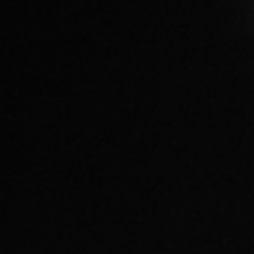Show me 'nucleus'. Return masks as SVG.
Here are the masks:
<instances>
[]
</instances>
